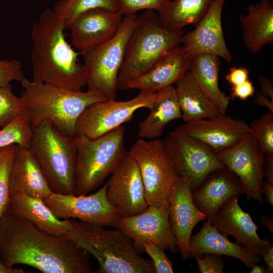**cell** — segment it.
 <instances>
[{"instance_id": "cell-1", "label": "cell", "mask_w": 273, "mask_h": 273, "mask_svg": "<svg viewBox=\"0 0 273 273\" xmlns=\"http://www.w3.org/2000/svg\"><path fill=\"white\" fill-rule=\"evenodd\" d=\"M0 258L8 266H30L43 273H94L89 254L72 240L7 212L0 217Z\"/></svg>"}, {"instance_id": "cell-2", "label": "cell", "mask_w": 273, "mask_h": 273, "mask_svg": "<svg viewBox=\"0 0 273 273\" xmlns=\"http://www.w3.org/2000/svg\"><path fill=\"white\" fill-rule=\"evenodd\" d=\"M65 23L54 10L41 14L32 27L31 53L33 80L66 89L80 91L86 85L83 65L77 62L80 53L66 40Z\"/></svg>"}, {"instance_id": "cell-3", "label": "cell", "mask_w": 273, "mask_h": 273, "mask_svg": "<svg viewBox=\"0 0 273 273\" xmlns=\"http://www.w3.org/2000/svg\"><path fill=\"white\" fill-rule=\"evenodd\" d=\"M70 220L71 227L65 237L97 259L96 272L155 273L152 262L140 255L132 240L121 230Z\"/></svg>"}, {"instance_id": "cell-4", "label": "cell", "mask_w": 273, "mask_h": 273, "mask_svg": "<svg viewBox=\"0 0 273 273\" xmlns=\"http://www.w3.org/2000/svg\"><path fill=\"white\" fill-rule=\"evenodd\" d=\"M20 83L23 88L21 97L32 127L48 121L72 138L76 135V123L84 109L94 103L108 100L98 92L66 89L25 77Z\"/></svg>"}, {"instance_id": "cell-5", "label": "cell", "mask_w": 273, "mask_h": 273, "mask_svg": "<svg viewBox=\"0 0 273 273\" xmlns=\"http://www.w3.org/2000/svg\"><path fill=\"white\" fill-rule=\"evenodd\" d=\"M184 33L164 26L153 10H145L137 16L119 72L118 90H127L130 81L149 71L168 51L180 46Z\"/></svg>"}, {"instance_id": "cell-6", "label": "cell", "mask_w": 273, "mask_h": 273, "mask_svg": "<svg viewBox=\"0 0 273 273\" xmlns=\"http://www.w3.org/2000/svg\"><path fill=\"white\" fill-rule=\"evenodd\" d=\"M32 128L29 148L51 190L55 193L75 194L77 150L74 137L64 134L48 121Z\"/></svg>"}, {"instance_id": "cell-7", "label": "cell", "mask_w": 273, "mask_h": 273, "mask_svg": "<svg viewBox=\"0 0 273 273\" xmlns=\"http://www.w3.org/2000/svg\"><path fill=\"white\" fill-rule=\"evenodd\" d=\"M125 131V126L121 125L94 140L81 134L74 136L77 150L75 195L88 194L111 174L127 152Z\"/></svg>"}, {"instance_id": "cell-8", "label": "cell", "mask_w": 273, "mask_h": 273, "mask_svg": "<svg viewBox=\"0 0 273 273\" xmlns=\"http://www.w3.org/2000/svg\"><path fill=\"white\" fill-rule=\"evenodd\" d=\"M136 17V15L123 16L112 38L81 53L84 59L87 90L101 93L108 99H115L118 90L119 72Z\"/></svg>"}, {"instance_id": "cell-9", "label": "cell", "mask_w": 273, "mask_h": 273, "mask_svg": "<svg viewBox=\"0 0 273 273\" xmlns=\"http://www.w3.org/2000/svg\"><path fill=\"white\" fill-rule=\"evenodd\" d=\"M128 152L139 167L149 206L167 208L178 176L163 141L140 138Z\"/></svg>"}, {"instance_id": "cell-10", "label": "cell", "mask_w": 273, "mask_h": 273, "mask_svg": "<svg viewBox=\"0 0 273 273\" xmlns=\"http://www.w3.org/2000/svg\"><path fill=\"white\" fill-rule=\"evenodd\" d=\"M163 141L178 177L188 181L192 193L211 172L226 167L216 153L187 134L180 126L169 132Z\"/></svg>"}, {"instance_id": "cell-11", "label": "cell", "mask_w": 273, "mask_h": 273, "mask_svg": "<svg viewBox=\"0 0 273 273\" xmlns=\"http://www.w3.org/2000/svg\"><path fill=\"white\" fill-rule=\"evenodd\" d=\"M156 93L140 91L133 98L125 101L115 99L94 103L88 106L76 123V134L96 139L130 121L138 109H150Z\"/></svg>"}, {"instance_id": "cell-12", "label": "cell", "mask_w": 273, "mask_h": 273, "mask_svg": "<svg viewBox=\"0 0 273 273\" xmlns=\"http://www.w3.org/2000/svg\"><path fill=\"white\" fill-rule=\"evenodd\" d=\"M107 187L106 182L97 192L90 195L53 192L42 200L60 219H78L104 227H114L121 216L107 199Z\"/></svg>"}, {"instance_id": "cell-13", "label": "cell", "mask_w": 273, "mask_h": 273, "mask_svg": "<svg viewBox=\"0 0 273 273\" xmlns=\"http://www.w3.org/2000/svg\"><path fill=\"white\" fill-rule=\"evenodd\" d=\"M218 158L240 179L248 200L262 203L265 154L248 133L236 145L216 153Z\"/></svg>"}, {"instance_id": "cell-14", "label": "cell", "mask_w": 273, "mask_h": 273, "mask_svg": "<svg viewBox=\"0 0 273 273\" xmlns=\"http://www.w3.org/2000/svg\"><path fill=\"white\" fill-rule=\"evenodd\" d=\"M110 175L107 197L121 217L138 214L148 207L139 167L128 151Z\"/></svg>"}, {"instance_id": "cell-15", "label": "cell", "mask_w": 273, "mask_h": 273, "mask_svg": "<svg viewBox=\"0 0 273 273\" xmlns=\"http://www.w3.org/2000/svg\"><path fill=\"white\" fill-rule=\"evenodd\" d=\"M114 228L123 231L133 241L139 253L144 251L143 244L148 241L160 248L177 251L176 240L170 227L167 208L148 206L142 212L121 217Z\"/></svg>"}, {"instance_id": "cell-16", "label": "cell", "mask_w": 273, "mask_h": 273, "mask_svg": "<svg viewBox=\"0 0 273 273\" xmlns=\"http://www.w3.org/2000/svg\"><path fill=\"white\" fill-rule=\"evenodd\" d=\"M226 1L214 0L195 28L183 34L182 47L191 59L201 54H211L228 62L232 61V56L224 40L221 22Z\"/></svg>"}, {"instance_id": "cell-17", "label": "cell", "mask_w": 273, "mask_h": 273, "mask_svg": "<svg viewBox=\"0 0 273 273\" xmlns=\"http://www.w3.org/2000/svg\"><path fill=\"white\" fill-rule=\"evenodd\" d=\"M168 220L177 249L183 259L189 258V243L196 224L207 216L195 204L189 184L177 177L170 193L168 206Z\"/></svg>"}, {"instance_id": "cell-18", "label": "cell", "mask_w": 273, "mask_h": 273, "mask_svg": "<svg viewBox=\"0 0 273 273\" xmlns=\"http://www.w3.org/2000/svg\"><path fill=\"white\" fill-rule=\"evenodd\" d=\"M238 197L229 201L207 219L220 233L233 237L237 244L261 258L272 245L270 240L259 237L257 226L249 213L239 206Z\"/></svg>"}, {"instance_id": "cell-19", "label": "cell", "mask_w": 273, "mask_h": 273, "mask_svg": "<svg viewBox=\"0 0 273 273\" xmlns=\"http://www.w3.org/2000/svg\"><path fill=\"white\" fill-rule=\"evenodd\" d=\"M123 17L119 11L103 8L82 13L69 28L72 44L81 54L106 42L116 34Z\"/></svg>"}, {"instance_id": "cell-20", "label": "cell", "mask_w": 273, "mask_h": 273, "mask_svg": "<svg viewBox=\"0 0 273 273\" xmlns=\"http://www.w3.org/2000/svg\"><path fill=\"white\" fill-rule=\"evenodd\" d=\"M188 135L215 153L231 148L249 132V125L225 114L193 120L180 126Z\"/></svg>"}, {"instance_id": "cell-21", "label": "cell", "mask_w": 273, "mask_h": 273, "mask_svg": "<svg viewBox=\"0 0 273 273\" xmlns=\"http://www.w3.org/2000/svg\"><path fill=\"white\" fill-rule=\"evenodd\" d=\"M191 60L182 46H176L161 56L149 71L130 81L127 89L156 93L173 85L188 73Z\"/></svg>"}, {"instance_id": "cell-22", "label": "cell", "mask_w": 273, "mask_h": 273, "mask_svg": "<svg viewBox=\"0 0 273 273\" xmlns=\"http://www.w3.org/2000/svg\"><path fill=\"white\" fill-rule=\"evenodd\" d=\"M9 188L10 195L23 193L45 198L52 193L47 179L29 148L16 145L11 167Z\"/></svg>"}, {"instance_id": "cell-23", "label": "cell", "mask_w": 273, "mask_h": 273, "mask_svg": "<svg viewBox=\"0 0 273 273\" xmlns=\"http://www.w3.org/2000/svg\"><path fill=\"white\" fill-rule=\"evenodd\" d=\"M242 194L244 191L240 179L225 167L209 174L192 193V198L198 209L211 217L229 201Z\"/></svg>"}, {"instance_id": "cell-24", "label": "cell", "mask_w": 273, "mask_h": 273, "mask_svg": "<svg viewBox=\"0 0 273 273\" xmlns=\"http://www.w3.org/2000/svg\"><path fill=\"white\" fill-rule=\"evenodd\" d=\"M205 253L225 255L241 260L251 268L260 261L261 257L242 246L229 240L220 233L207 219L196 235L191 236L189 243V258L201 256Z\"/></svg>"}, {"instance_id": "cell-25", "label": "cell", "mask_w": 273, "mask_h": 273, "mask_svg": "<svg viewBox=\"0 0 273 273\" xmlns=\"http://www.w3.org/2000/svg\"><path fill=\"white\" fill-rule=\"evenodd\" d=\"M6 212L27 220L48 233L66 237L71 227L70 219L57 218L42 199L23 193L10 195Z\"/></svg>"}, {"instance_id": "cell-26", "label": "cell", "mask_w": 273, "mask_h": 273, "mask_svg": "<svg viewBox=\"0 0 273 273\" xmlns=\"http://www.w3.org/2000/svg\"><path fill=\"white\" fill-rule=\"evenodd\" d=\"M247 15H240L243 43L252 54L259 53L273 43V4L270 0H261L246 7Z\"/></svg>"}, {"instance_id": "cell-27", "label": "cell", "mask_w": 273, "mask_h": 273, "mask_svg": "<svg viewBox=\"0 0 273 273\" xmlns=\"http://www.w3.org/2000/svg\"><path fill=\"white\" fill-rule=\"evenodd\" d=\"M150 114L138 125V135L146 140L158 139L168 123L182 118L175 87L168 86L157 92Z\"/></svg>"}, {"instance_id": "cell-28", "label": "cell", "mask_w": 273, "mask_h": 273, "mask_svg": "<svg viewBox=\"0 0 273 273\" xmlns=\"http://www.w3.org/2000/svg\"><path fill=\"white\" fill-rule=\"evenodd\" d=\"M175 88L185 122L221 115L189 71L176 82Z\"/></svg>"}, {"instance_id": "cell-29", "label": "cell", "mask_w": 273, "mask_h": 273, "mask_svg": "<svg viewBox=\"0 0 273 273\" xmlns=\"http://www.w3.org/2000/svg\"><path fill=\"white\" fill-rule=\"evenodd\" d=\"M219 57L211 54H201L191 60L189 70L206 96L221 114H225L230 98L218 85Z\"/></svg>"}, {"instance_id": "cell-30", "label": "cell", "mask_w": 273, "mask_h": 273, "mask_svg": "<svg viewBox=\"0 0 273 273\" xmlns=\"http://www.w3.org/2000/svg\"><path fill=\"white\" fill-rule=\"evenodd\" d=\"M214 0L169 1L159 11L161 23L172 30H181L189 25L195 26L204 17Z\"/></svg>"}, {"instance_id": "cell-31", "label": "cell", "mask_w": 273, "mask_h": 273, "mask_svg": "<svg viewBox=\"0 0 273 273\" xmlns=\"http://www.w3.org/2000/svg\"><path fill=\"white\" fill-rule=\"evenodd\" d=\"M96 8L118 11L119 0H61L53 10L63 20L66 28L69 29L79 15Z\"/></svg>"}, {"instance_id": "cell-32", "label": "cell", "mask_w": 273, "mask_h": 273, "mask_svg": "<svg viewBox=\"0 0 273 273\" xmlns=\"http://www.w3.org/2000/svg\"><path fill=\"white\" fill-rule=\"evenodd\" d=\"M32 128L27 115L23 114L0 129V148L11 144L29 148Z\"/></svg>"}, {"instance_id": "cell-33", "label": "cell", "mask_w": 273, "mask_h": 273, "mask_svg": "<svg viewBox=\"0 0 273 273\" xmlns=\"http://www.w3.org/2000/svg\"><path fill=\"white\" fill-rule=\"evenodd\" d=\"M10 84L0 86V128H3L23 114L26 113L25 103L21 97H17L12 92Z\"/></svg>"}, {"instance_id": "cell-34", "label": "cell", "mask_w": 273, "mask_h": 273, "mask_svg": "<svg viewBox=\"0 0 273 273\" xmlns=\"http://www.w3.org/2000/svg\"><path fill=\"white\" fill-rule=\"evenodd\" d=\"M249 127V133L264 153L273 155V112L268 111L254 119Z\"/></svg>"}, {"instance_id": "cell-35", "label": "cell", "mask_w": 273, "mask_h": 273, "mask_svg": "<svg viewBox=\"0 0 273 273\" xmlns=\"http://www.w3.org/2000/svg\"><path fill=\"white\" fill-rule=\"evenodd\" d=\"M15 148V144L0 148V217L6 212L10 200L9 178Z\"/></svg>"}, {"instance_id": "cell-36", "label": "cell", "mask_w": 273, "mask_h": 273, "mask_svg": "<svg viewBox=\"0 0 273 273\" xmlns=\"http://www.w3.org/2000/svg\"><path fill=\"white\" fill-rule=\"evenodd\" d=\"M170 0H119L118 11L123 16L136 15L142 10L159 12Z\"/></svg>"}, {"instance_id": "cell-37", "label": "cell", "mask_w": 273, "mask_h": 273, "mask_svg": "<svg viewBox=\"0 0 273 273\" xmlns=\"http://www.w3.org/2000/svg\"><path fill=\"white\" fill-rule=\"evenodd\" d=\"M143 247L144 251L152 260L155 273L173 272L172 262L166 255L163 249L148 241L144 242Z\"/></svg>"}, {"instance_id": "cell-38", "label": "cell", "mask_w": 273, "mask_h": 273, "mask_svg": "<svg viewBox=\"0 0 273 273\" xmlns=\"http://www.w3.org/2000/svg\"><path fill=\"white\" fill-rule=\"evenodd\" d=\"M19 61L0 60V86H6L12 81H21L25 77Z\"/></svg>"}, {"instance_id": "cell-39", "label": "cell", "mask_w": 273, "mask_h": 273, "mask_svg": "<svg viewBox=\"0 0 273 273\" xmlns=\"http://www.w3.org/2000/svg\"><path fill=\"white\" fill-rule=\"evenodd\" d=\"M203 258L195 256L198 270L201 273H223L224 262L220 255L204 254Z\"/></svg>"}, {"instance_id": "cell-40", "label": "cell", "mask_w": 273, "mask_h": 273, "mask_svg": "<svg viewBox=\"0 0 273 273\" xmlns=\"http://www.w3.org/2000/svg\"><path fill=\"white\" fill-rule=\"evenodd\" d=\"M255 90L253 83L248 79L242 83L232 86L229 97L232 100L238 98L245 100L253 96Z\"/></svg>"}, {"instance_id": "cell-41", "label": "cell", "mask_w": 273, "mask_h": 273, "mask_svg": "<svg viewBox=\"0 0 273 273\" xmlns=\"http://www.w3.org/2000/svg\"><path fill=\"white\" fill-rule=\"evenodd\" d=\"M249 70L244 67H233L229 69V72L226 74V81L232 86L242 83L248 79Z\"/></svg>"}, {"instance_id": "cell-42", "label": "cell", "mask_w": 273, "mask_h": 273, "mask_svg": "<svg viewBox=\"0 0 273 273\" xmlns=\"http://www.w3.org/2000/svg\"><path fill=\"white\" fill-rule=\"evenodd\" d=\"M258 80L260 85L261 93L273 101V86L271 81L264 76H259Z\"/></svg>"}, {"instance_id": "cell-43", "label": "cell", "mask_w": 273, "mask_h": 273, "mask_svg": "<svg viewBox=\"0 0 273 273\" xmlns=\"http://www.w3.org/2000/svg\"><path fill=\"white\" fill-rule=\"evenodd\" d=\"M264 169L265 180L273 184V155L265 154Z\"/></svg>"}, {"instance_id": "cell-44", "label": "cell", "mask_w": 273, "mask_h": 273, "mask_svg": "<svg viewBox=\"0 0 273 273\" xmlns=\"http://www.w3.org/2000/svg\"><path fill=\"white\" fill-rule=\"evenodd\" d=\"M262 194H263L266 202L273 206V184L266 180L263 181L261 186Z\"/></svg>"}, {"instance_id": "cell-45", "label": "cell", "mask_w": 273, "mask_h": 273, "mask_svg": "<svg viewBox=\"0 0 273 273\" xmlns=\"http://www.w3.org/2000/svg\"><path fill=\"white\" fill-rule=\"evenodd\" d=\"M254 103L257 105L266 107L269 111L273 112V101L261 92L256 94Z\"/></svg>"}, {"instance_id": "cell-46", "label": "cell", "mask_w": 273, "mask_h": 273, "mask_svg": "<svg viewBox=\"0 0 273 273\" xmlns=\"http://www.w3.org/2000/svg\"><path fill=\"white\" fill-rule=\"evenodd\" d=\"M266 265L265 272H273V246L271 245L261 257Z\"/></svg>"}, {"instance_id": "cell-47", "label": "cell", "mask_w": 273, "mask_h": 273, "mask_svg": "<svg viewBox=\"0 0 273 273\" xmlns=\"http://www.w3.org/2000/svg\"><path fill=\"white\" fill-rule=\"evenodd\" d=\"M23 269L14 268L5 265L0 258V273H27Z\"/></svg>"}, {"instance_id": "cell-48", "label": "cell", "mask_w": 273, "mask_h": 273, "mask_svg": "<svg viewBox=\"0 0 273 273\" xmlns=\"http://www.w3.org/2000/svg\"><path fill=\"white\" fill-rule=\"evenodd\" d=\"M261 224L267 228L272 234L273 221L271 217L263 215L261 217Z\"/></svg>"}, {"instance_id": "cell-49", "label": "cell", "mask_w": 273, "mask_h": 273, "mask_svg": "<svg viewBox=\"0 0 273 273\" xmlns=\"http://www.w3.org/2000/svg\"><path fill=\"white\" fill-rule=\"evenodd\" d=\"M250 273H264L265 269L264 266H260L256 263L251 267Z\"/></svg>"}, {"instance_id": "cell-50", "label": "cell", "mask_w": 273, "mask_h": 273, "mask_svg": "<svg viewBox=\"0 0 273 273\" xmlns=\"http://www.w3.org/2000/svg\"><path fill=\"white\" fill-rule=\"evenodd\" d=\"M1 1V0H0Z\"/></svg>"}]
</instances>
